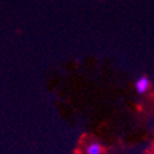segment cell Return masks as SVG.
<instances>
[{
	"instance_id": "1",
	"label": "cell",
	"mask_w": 154,
	"mask_h": 154,
	"mask_svg": "<svg viewBox=\"0 0 154 154\" xmlns=\"http://www.w3.org/2000/svg\"><path fill=\"white\" fill-rule=\"evenodd\" d=\"M152 88V82L147 75H142L134 82V90L138 95H146Z\"/></svg>"
},
{
	"instance_id": "2",
	"label": "cell",
	"mask_w": 154,
	"mask_h": 154,
	"mask_svg": "<svg viewBox=\"0 0 154 154\" xmlns=\"http://www.w3.org/2000/svg\"><path fill=\"white\" fill-rule=\"evenodd\" d=\"M85 154H104V148L99 142H90L85 147Z\"/></svg>"
}]
</instances>
